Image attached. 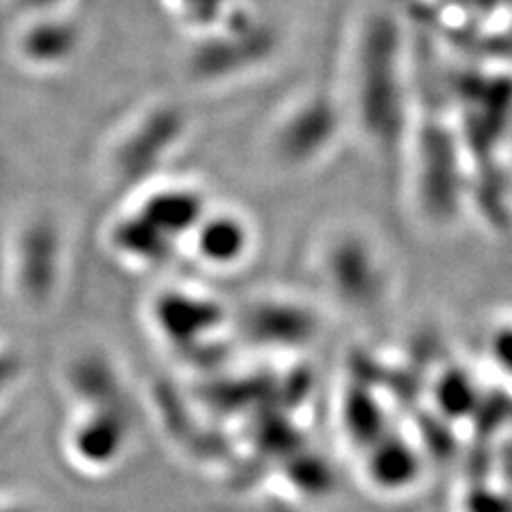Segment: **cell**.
I'll list each match as a JSON object with an SVG mask.
<instances>
[{
	"mask_svg": "<svg viewBox=\"0 0 512 512\" xmlns=\"http://www.w3.org/2000/svg\"><path fill=\"white\" fill-rule=\"evenodd\" d=\"M346 103L372 139H391L404 118L402 32L393 15L365 13L346 56Z\"/></svg>",
	"mask_w": 512,
	"mask_h": 512,
	"instance_id": "6da1fadb",
	"label": "cell"
},
{
	"mask_svg": "<svg viewBox=\"0 0 512 512\" xmlns=\"http://www.w3.org/2000/svg\"><path fill=\"white\" fill-rule=\"evenodd\" d=\"M342 111L344 105L335 101L323 84L288 96L269 122V150L284 163H299L316 156L318 148L329 146L335 126H340Z\"/></svg>",
	"mask_w": 512,
	"mask_h": 512,
	"instance_id": "7a4b0ae2",
	"label": "cell"
},
{
	"mask_svg": "<svg viewBox=\"0 0 512 512\" xmlns=\"http://www.w3.org/2000/svg\"><path fill=\"white\" fill-rule=\"evenodd\" d=\"M75 41L77 28L60 18H52L32 22L15 41V50L32 67H56L71 56Z\"/></svg>",
	"mask_w": 512,
	"mask_h": 512,
	"instance_id": "3957f363",
	"label": "cell"
}]
</instances>
